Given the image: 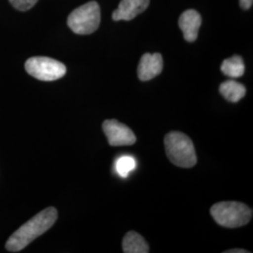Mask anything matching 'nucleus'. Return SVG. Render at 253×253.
<instances>
[{"label": "nucleus", "mask_w": 253, "mask_h": 253, "mask_svg": "<svg viewBox=\"0 0 253 253\" xmlns=\"http://www.w3.org/2000/svg\"><path fill=\"white\" fill-rule=\"evenodd\" d=\"M122 247L125 253H149V246L144 237L133 231L128 232L124 236Z\"/></svg>", "instance_id": "9d476101"}, {"label": "nucleus", "mask_w": 253, "mask_h": 253, "mask_svg": "<svg viewBox=\"0 0 253 253\" xmlns=\"http://www.w3.org/2000/svg\"><path fill=\"white\" fill-rule=\"evenodd\" d=\"M57 219V211L54 208H48L29 219L10 235L6 250L10 253H18L24 250L39 236L43 235Z\"/></svg>", "instance_id": "f257e3e1"}, {"label": "nucleus", "mask_w": 253, "mask_h": 253, "mask_svg": "<svg viewBox=\"0 0 253 253\" xmlns=\"http://www.w3.org/2000/svg\"><path fill=\"white\" fill-rule=\"evenodd\" d=\"M116 172L122 177H126L128 173L133 171L136 167V161L131 156H122L118 158L115 163Z\"/></svg>", "instance_id": "ddd939ff"}, {"label": "nucleus", "mask_w": 253, "mask_h": 253, "mask_svg": "<svg viewBox=\"0 0 253 253\" xmlns=\"http://www.w3.org/2000/svg\"><path fill=\"white\" fill-rule=\"evenodd\" d=\"M25 68L28 74L41 81H55L67 73L63 63L45 56H34L27 59Z\"/></svg>", "instance_id": "39448f33"}, {"label": "nucleus", "mask_w": 253, "mask_h": 253, "mask_svg": "<svg viewBox=\"0 0 253 253\" xmlns=\"http://www.w3.org/2000/svg\"><path fill=\"white\" fill-rule=\"evenodd\" d=\"M224 253H249V252L242 250V249H233V250L225 251Z\"/></svg>", "instance_id": "dca6fc26"}, {"label": "nucleus", "mask_w": 253, "mask_h": 253, "mask_svg": "<svg viewBox=\"0 0 253 253\" xmlns=\"http://www.w3.org/2000/svg\"><path fill=\"white\" fill-rule=\"evenodd\" d=\"M246 87L242 84L234 80L223 82L219 85L220 94L231 102H237L242 100L246 95Z\"/></svg>", "instance_id": "9b49d317"}, {"label": "nucleus", "mask_w": 253, "mask_h": 253, "mask_svg": "<svg viewBox=\"0 0 253 253\" xmlns=\"http://www.w3.org/2000/svg\"><path fill=\"white\" fill-rule=\"evenodd\" d=\"M100 9L96 1H91L74 9L69 15L68 26L74 33L88 35L100 27Z\"/></svg>", "instance_id": "20e7f679"}, {"label": "nucleus", "mask_w": 253, "mask_h": 253, "mask_svg": "<svg viewBox=\"0 0 253 253\" xmlns=\"http://www.w3.org/2000/svg\"><path fill=\"white\" fill-rule=\"evenodd\" d=\"M163 59L162 54H145L138 66V77L141 81H149L163 72Z\"/></svg>", "instance_id": "0eeeda50"}, {"label": "nucleus", "mask_w": 253, "mask_h": 253, "mask_svg": "<svg viewBox=\"0 0 253 253\" xmlns=\"http://www.w3.org/2000/svg\"><path fill=\"white\" fill-rule=\"evenodd\" d=\"M210 214L220 226L238 228L251 221L253 210L243 203L220 202L211 208Z\"/></svg>", "instance_id": "7ed1b4c3"}, {"label": "nucleus", "mask_w": 253, "mask_h": 253, "mask_svg": "<svg viewBox=\"0 0 253 253\" xmlns=\"http://www.w3.org/2000/svg\"><path fill=\"white\" fill-rule=\"evenodd\" d=\"M221 72L228 77L238 78L245 73V65L243 59L239 55H234L231 58L225 59L221 64Z\"/></svg>", "instance_id": "f8f14e48"}, {"label": "nucleus", "mask_w": 253, "mask_h": 253, "mask_svg": "<svg viewBox=\"0 0 253 253\" xmlns=\"http://www.w3.org/2000/svg\"><path fill=\"white\" fill-rule=\"evenodd\" d=\"M150 0H121L118 9L113 12L115 21H129L144 12L149 6Z\"/></svg>", "instance_id": "6e6552de"}, {"label": "nucleus", "mask_w": 253, "mask_h": 253, "mask_svg": "<svg viewBox=\"0 0 253 253\" xmlns=\"http://www.w3.org/2000/svg\"><path fill=\"white\" fill-rule=\"evenodd\" d=\"M178 24L185 40L192 42L198 37L199 28L202 24V17L196 10L188 9L181 14Z\"/></svg>", "instance_id": "1a4fd4ad"}, {"label": "nucleus", "mask_w": 253, "mask_h": 253, "mask_svg": "<svg viewBox=\"0 0 253 253\" xmlns=\"http://www.w3.org/2000/svg\"><path fill=\"white\" fill-rule=\"evenodd\" d=\"M165 151L170 162L181 168H191L197 163L195 148L190 137L180 131H171L164 139Z\"/></svg>", "instance_id": "f03ea898"}, {"label": "nucleus", "mask_w": 253, "mask_h": 253, "mask_svg": "<svg viewBox=\"0 0 253 253\" xmlns=\"http://www.w3.org/2000/svg\"><path fill=\"white\" fill-rule=\"evenodd\" d=\"M102 128L107 137L109 144L112 146L133 145L136 142L135 134L125 124L116 119L105 120Z\"/></svg>", "instance_id": "423d86ee"}, {"label": "nucleus", "mask_w": 253, "mask_h": 253, "mask_svg": "<svg viewBox=\"0 0 253 253\" xmlns=\"http://www.w3.org/2000/svg\"><path fill=\"white\" fill-rule=\"evenodd\" d=\"M253 0H240V6L245 9H249L253 6Z\"/></svg>", "instance_id": "2eb2a0df"}, {"label": "nucleus", "mask_w": 253, "mask_h": 253, "mask_svg": "<svg viewBox=\"0 0 253 253\" xmlns=\"http://www.w3.org/2000/svg\"><path fill=\"white\" fill-rule=\"evenodd\" d=\"M9 2L15 9L26 11L31 9L38 2V0H9Z\"/></svg>", "instance_id": "4468645a"}]
</instances>
